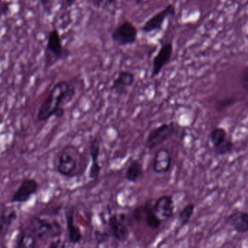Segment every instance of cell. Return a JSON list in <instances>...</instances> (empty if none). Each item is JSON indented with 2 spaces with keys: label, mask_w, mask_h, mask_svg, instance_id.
Segmentation results:
<instances>
[{
  "label": "cell",
  "mask_w": 248,
  "mask_h": 248,
  "mask_svg": "<svg viewBox=\"0 0 248 248\" xmlns=\"http://www.w3.org/2000/svg\"><path fill=\"white\" fill-rule=\"evenodd\" d=\"M134 1L137 5H139V4H140L143 2V0H134Z\"/></svg>",
  "instance_id": "4dcf8cb0"
},
{
  "label": "cell",
  "mask_w": 248,
  "mask_h": 248,
  "mask_svg": "<svg viewBox=\"0 0 248 248\" xmlns=\"http://www.w3.org/2000/svg\"><path fill=\"white\" fill-rule=\"evenodd\" d=\"M152 202L149 201L144 204V220L150 229H156L160 227L162 220L156 216L152 209Z\"/></svg>",
  "instance_id": "d6986e66"
},
{
  "label": "cell",
  "mask_w": 248,
  "mask_h": 248,
  "mask_svg": "<svg viewBox=\"0 0 248 248\" xmlns=\"http://www.w3.org/2000/svg\"><path fill=\"white\" fill-rule=\"evenodd\" d=\"M117 0H93V4L96 8L108 9L117 3Z\"/></svg>",
  "instance_id": "d4e9b609"
},
{
  "label": "cell",
  "mask_w": 248,
  "mask_h": 248,
  "mask_svg": "<svg viewBox=\"0 0 248 248\" xmlns=\"http://www.w3.org/2000/svg\"><path fill=\"white\" fill-rule=\"evenodd\" d=\"M63 226L57 219L34 216L17 237L15 247L19 248L46 246L52 241L62 237Z\"/></svg>",
  "instance_id": "6da1fadb"
},
{
  "label": "cell",
  "mask_w": 248,
  "mask_h": 248,
  "mask_svg": "<svg viewBox=\"0 0 248 248\" xmlns=\"http://www.w3.org/2000/svg\"><path fill=\"white\" fill-rule=\"evenodd\" d=\"M40 1L42 6L46 11H48L50 10V8H51L50 6L54 2V0H40Z\"/></svg>",
  "instance_id": "f1b7e54d"
},
{
  "label": "cell",
  "mask_w": 248,
  "mask_h": 248,
  "mask_svg": "<svg viewBox=\"0 0 248 248\" xmlns=\"http://www.w3.org/2000/svg\"><path fill=\"white\" fill-rule=\"evenodd\" d=\"M82 162V154L79 149L74 145H66L58 155L56 172L63 178H75L79 173Z\"/></svg>",
  "instance_id": "3957f363"
},
{
  "label": "cell",
  "mask_w": 248,
  "mask_h": 248,
  "mask_svg": "<svg viewBox=\"0 0 248 248\" xmlns=\"http://www.w3.org/2000/svg\"><path fill=\"white\" fill-rule=\"evenodd\" d=\"M111 237L109 232L106 231L95 230L94 232V238L97 245H101L107 243Z\"/></svg>",
  "instance_id": "603a6c76"
},
{
  "label": "cell",
  "mask_w": 248,
  "mask_h": 248,
  "mask_svg": "<svg viewBox=\"0 0 248 248\" xmlns=\"http://www.w3.org/2000/svg\"><path fill=\"white\" fill-rule=\"evenodd\" d=\"M18 212L14 207H5L0 211V239L5 237L14 222L18 218Z\"/></svg>",
  "instance_id": "e0dca14e"
},
{
  "label": "cell",
  "mask_w": 248,
  "mask_h": 248,
  "mask_svg": "<svg viewBox=\"0 0 248 248\" xmlns=\"http://www.w3.org/2000/svg\"><path fill=\"white\" fill-rule=\"evenodd\" d=\"M47 247L50 248H64V247H66V242H63L61 238H59V239H55V240L50 242L47 245Z\"/></svg>",
  "instance_id": "83f0119b"
},
{
  "label": "cell",
  "mask_w": 248,
  "mask_h": 248,
  "mask_svg": "<svg viewBox=\"0 0 248 248\" xmlns=\"http://www.w3.org/2000/svg\"><path fill=\"white\" fill-rule=\"evenodd\" d=\"M173 53V45L166 43L160 47L157 54L155 56L152 62V78H156L162 72V69L170 62Z\"/></svg>",
  "instance_id": "30bf717a"
},
{
  "label": "cell",
  "mask_w": 248,
  "mask_h": 248,
  "mask_svg": "<svg viewBox=\"0 0 248 248\" xmlns=\"http://www.w3.org/2000/svg\"><path fill=\"white\" fill-rule=\"evenodd\" d=\"M126 216L124 214L111 215L108 217V232L111 236L118 242H125L130 236V229L126 223Z\"/></svg>",
  "instance_id": "9c48e42d"
},
{
  "label": "cell",
  "mask_w": 248,
  "mask_h": 248,
  "mask_svg": "<svg viewBox=\"0 0 248 248\" xmlns=\"http://www.w3.org/2000/svg\"><path fill=\"white\" fill-rule=\"evenodd\" d=\"M233 149V143L232 140L227 139L217 147L214 148L215 153L219 156L230 155Z\"/></svg>",
  "instance_id": "7402d4cb"
},
{
  "label": "cell",
  "mask_w": 248,
  "mask_h": 248,
  "mask_svg": "<svg viewBox=\"0 0 248 248\" xmlns=\"http://www.w3.org/2000/svg\"><path fill=\"white\" fill-rule=\"evenodd\" d=\"M144 204L142 205L138 206L133 211V217H134L136 221L140 222L143 220L144 217Z\"/></svg>",
  "instance_id": "484cf974"
},
{
  "label": "cell",
  "mask_w": 248,
  "mask_h": 248,
  "mask_svg": "<svg viewBox=\"0 0 248 248\" xmlns=\"http://www.w3.org/2000/svg\"><path fill=\"white\" fill-rule=\"evenodd\" d=\"M176 13L175 5L169 4L163 10L151 17L140 27V31L143 34H151L155 31H159L163 28L165 21L169 17L174 16Z\"/></svg>",
  "instance_id": "ba28073f"
},
{
  "label": "cell",
  "mask_w": 248,
  "mask_h": 248,
  "mask_svg": "<svg viewBox=\"0 0 248 248\" xmlns=\"http://www.w3.org/2000/svg\"><path fill=\"white\" fill-rule=\"evenodd\" d=\"M1 106H2V102L0 101V109H1Z\"/></svg>",
  "instance_id": "d6a6232c"
},
{
  "label": "cell",
  "mask_w": 248,
  "mask_h": 248,
  "mask_svg": "<svg viewBox=\"0 0 248 248\" xmlns=\"http://www.w3.org/2000/svg\"><path fill=\"white\" fill-rule=\"evenodd\" d=\"M136 81V75L128 70H121L111 84V89L117 95L125 93L127 90L133 86Z\"/></svg>",
  "instance_id": "9a60e30c"
},
{
  "label": "cell",
  "mask_w": 248,
  "mask_h": 248,
  "mask_svg": "<svg viewBox=\"0 0 248 248\" xmlns=\"http://www.w3.org/2000/svg\"><path fill=\"white\" fill-rule=\"evenodd\" d=\"M172 163V157L168 149L159 148L155 152L154 156L152 169L157 175H163L169 172Z\"/></svg>",
  "instance_id": "4fadbf2b"
},
{
  "label": "cell",
  "mask_w": 248,
  "mask_h": 248,
  "mask_svg": "<svg viewBox=\"0 0 248 248\" xmlns=\"http://www.w3.org/2000/svg\"><path fill=\"white\" fill-rule=\"evenodd\" d=\"M137 28L130 21H124L116 27L111 33V40L114 43L121 47L131 46L138 38Z\"/></svg>",
  "instance_id": "5b68a950"
},
{
  "label": "cell",
  "mask_w": 248,
  "mask_h": 248,
  "mask_svg": "<svg viewBox=\"0 0 248 248\" xmlns=\"http://www.w3.org/2000/svg\"><path fill=\"white\" fill-rule=\"evenodd\" d=\"M89 153L91 158L88 177L92 181H95L99 177L101 167L99 163L101 144L98 138H93L89 142Z\"/></svg>",
  "instance_id": "5bb4252c"
},
{
  "label": "cell",
  "mask_w": 248,
  "mask_h": 248,
  "mask_svg": "<svg viewBox=\"0 0 248 248\" xmlns=\"http://www.w3.org/2000/svg\"><path fill=\"white\" fill-rule=\"evenodd\" d=\"M227 132L223 127H216L210 134V140L214 148L221 144L227 139Z\"/></svg>",
  "instance_id": "44dd1931"
},
{
  "label": "cell",
  "mask_w": 248,
  "mask_h": 248,
  "mask_svg": "<svg viewBox=\"0 0 248 248\" xmlns=\"http://www.w3.org/2000/svg\"><path fill=\"white\" fill-rule=\"evenodd\" d=\"M40 184L34 178H25L10 200L11 204H24L38 193Z\"/></svg>",
  "instance_id": "52a82bcc"
},
{
  "label": "cell",
  "mask_w": 248,
  "mask_h": 248,
  "mask_svg": "<svg viewBox=\"0 0 248 248\" xmlns=\"http://www.w3.org/2000/svg\"><path fill=\"white\" fill-rule=\"evenodd\" d=\"M175 207L173 197L171 195L161 196L152 203V209L162 221L172 217Z\"/></svg>",
  "instance_id": "8fae6325"
},
{
  "label": "cell",
  "mask_w": 248,
  "mask_h": 248,
  "mask_svg": "<svg viewBox=\"0 0 248 248\" xmlns=\"http://www.w3.org/2000/svg\"><path fill=\"white\" fill-rule=\"evenodd\" d=\"M75 93L76 88L71 81L61 80L56 82L39 108L37 121L44 123L48 121L52 117L61 118L63 117L65 110L62 104L66 100H72Z\"/></svg>",
  "instance_id": "7a4b0ae2"
},
{
  "label": "cell",
  "mask_w": 248,
  "mask_h": 248,
  "mask_svg": "<svg viewBox=\"0 0 248 248\" xmlns=\"http://www.w3.org/2000/svg\"><path fill=\"white\" fill-rule=\"evenodd\" d=\"M195 210V204L194 203H189L186 204L178 214V220L181 226H184L188 224L194 215Z\"/></svg>",
  "instance_id": "ffe728a7"
},
{
  "label": "cell",
  "mask_w": 248,
  "mask_h": 248,
  "mask_svg": "<svg viewBox=\"0 0 248 248\" xmlns=\"http://www.w3.org/2000/svg\"><path fill=\"white\" fill-rule=\"evenodd\" d=\"M75 215H76V207L75 206H71L65 212L68 239L69 243L72 245L80 243L83 239V235L80 229L75 223Z\"/></svg>",
  "instance_id": "7c38bea8"
},
{
  "label": "cell",
  "mask_w": 248,
  "mask_h": 248,
  "mask_svg": "<svg viewBox=\"0 0 248 248\" xmlns=\"http://www.w3.org/2000/svg\"><path fill=\"white\" fill-rule=\"evenodd\" d=\"M236 103V99L234 98H226L224 99L220 100L217 101L216 105V111L218 112L224 111L227 108L232 107V105Z\"/></svg>",
  "instance_id": "cb8c5ba5"
},
{
  "label": "cell",
  "mask_w": 248,
  "mask_h": 248,
  "mask_svg": "<svg viewBox=\"0 0 248 248\" xmlns=\"http://www.w3.org/2000/svg\"><path fill=\"white\" fill-rule=\"evenodd\" d=\"M240 82L242 88L246 92L248 90V67L245 66L242 72V75L240 77Z\"/></svg>",
  "instance_id": "4316f807"
},
{
  "label": "cell",
  "mask_w": 248,
  "mask_h": 248,
  "mask_svg": "<svg viewBox=\"0 0 248 248\" xmlns=\"http://www.w3.org/2000/svg\"><path fill=\"white\" fill-rule=\"evenodd\" d=\"M227 1H232V2H236V1H238V0H227Z\"/></svg>",
  "instance_id": "1f68e13d"
},
{
  "label": "cell",
  "mask_w": 248,
  "mask_h": 248,
  "mask_svg": "<svg viewBox=\"0 0 248 248\" xmlns=\"http://www.w3.org/2000/svg\"><path fill=\"white\" fill-rule=\"evenodd\" d=\"M143 168L141 162L138 159H134L130 162V165L126 170V181L136 184L139 181V178L143 175Z\"/></svg>",
  "instance_id": "ac0fdd59"
},
{
  "label": "cell",
  "mask_w": 248,
  "mask_h": 248,
  "mask_svg": "<svg viewBox=\"0 0 248 248\" xmlns=\"http://www.w3.org/2000/svg\"><path fill=\"white\" fill-rule=\"evenodd\" d=\"M66 54L67 53L63 47L60 32L56 28L52 29L49 33L46 44V65L52 66L61 59H63Z\"/></svg>",
  "instance_id": "277c9868"
},
{
  "label": "cell",
  "mask_w": 248,
  "mask_h": 248,
  "mask_svg": "<svg viewBox=\"0 0 248 248\" xmlns=\"http://www.w3.org/2000/svg\"><path fill=\"white\" fill-rule=\"evenodd\" d=\"M226 223L236 233H246L248 232V213L243 210H236L226 217Z\"/></svg>",
  "instance_id": "2e32d148"
},
{
  "label": "cell",
  "mask_w": 248,
  "mask_h": 248,
  "mask_svg": "<svg viewBox=\"0 0 248 248\" xmlns=\"http://www.w3.org/2000/svg\"><path fill=\"white\" fill-rule=\"evenodd\" d=\"M176 124L172 122L164 123L151 130L146 140V147L149 151L153 150L159 145L172 137L176 132Z\"/></svg>",
  "instance_id": "8992f818"
},
{
  "label": "cell",
  "mask_w": 248,
  "mask_h": 248,
  "mask_svg": "<svg viewBox=\"0 0 248 248\" xmlns=\"http://www.w3.org/2000/svg\"><path fill=\"white\" fill-rule=\"evenodd\" d=\"M77 0H65V5L67 8H70L76 2Z\"/></svg>",
  "instance_id": "f546056e"
}]
</instances>
